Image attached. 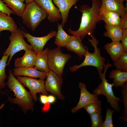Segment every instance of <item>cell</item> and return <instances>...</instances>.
Returning a JSON list of instances; mask_svg holds the SVG:
<instances>
[{"label":"cell","mask_w":127,"mask_h":127,"mask_svg":"<svg viewBox=\"0 0 127 127\" xmlns=\"http://www.w3.org/2000/svg\"><path fill=\"white\" fill-rule=\"evenodd\" d=\"M91 7L88 5H82L79 10L82 13L81 20L79 28L76 31L68 28L69 34L79 37L82 41L88 35L93 36L97 23L101 21L99 10L101 2L100 0H91Z\"/></svg>","instance_id":"1"},{"label":"cell","mask_w":127,"mask_h":127,"mask_svg":"<svg viewBox=\"0 0 127 127\" xmlns=\"http://www.w3.org/2000/svg\"><path fill=\"white\" fill-rule=\"evenodd\" d=\"M6 83L15 96L14 98L8 96V100L11 103L18 105L24 113L30 110L34 111V103L31 93L16 78L10 69Z\"/></svg>","instance_id":"2"},{"label":"cell","mask_w":127,"mask_h":127,"mask_svg":"<svg viewBox=\"0 0 127 127\" xmlns=\"http://www.w3.org/2000/svg\"><path fill=\"white\" fill-rule=\"evenodd\" d=\"M91 39L88 38V41L94 48V51L93 53L89 52L88 48L85 46L86 50V52L84 55L85 58L81 64H77L70 67L69 69L72 72H75L79 68L86 66L94 67L97 69L99 77L102 73L104 66L105 65L106 58L101 55V51L99 48L97 47L99 43L98 40L93 36H91Z\"/></svg>","instance_id":"3"},{"label":"cell","mask_w":127,"mask_h":127,"mask_svg":"<svg viewBox=\"0 0 127 127\" xmlns=\"http://www.w3.org/2000/svg\"><path fill=\"white\" fill-rule=\"evenodd\" d=\"M48 16L46 11L34 0L25 4L20 17L26 26L34 31L41 22Z\"/></svg>","instance_id":"4"},{"label":"cell","mask_w":127,"mask_h":127,"mask_svg":"<svg viewBox=\"0 0 127 127\" xmlns=\"http://www.w3.org/2000/svg\"><path fill=\"white\" fill-rule=\"evenodd\" d=\"M112 64L108 61L107 63L104 65V71L100 79L102 80L101 83L93 91L94 93L98 96L103 95L106 97L107 102L110 104L111 108L117 112H119L120 110L119 106V98L117 97L114 95L112 87H113V83L110 84L108 82V80L106 79L105 74L108 68L112 66Z\"/></svg>","instance_id":"5"},{"label":"cell","mask_w":127,"mask_h":127,"mask_svg":"<svg viewBox=\"0 0 127 127\" xmlns=\"http://www.w3.org/2000/svg\"><path fill=\"white\" fill-rule=\"evenodd\" d=\"M48 56L49 70L62 77L65 65L71 56L63 53L61 48L57 47L52 49H49Z\"/></svg>","instance_id":"6"},{"label":"cell","mask_w":127,"mask_h":127,"mask_svg":"<svg viewBox=\"0 0 127 127\" xmlns=\"http://www.w3.org/2000/svg\"><path fill=\"white\" fill-rule=\"evenodd\" d=\"M11 33V35L9 38L10 44L3 53L4 55L7 54L9 56L6 66L9 65L13 56L17 52L22 50L25 51L31 48L33 49L31 45L28 44L25 41L21 30L17 28Z\"/></svg>","instance_id":"7"},{"label":"cell","mask_w":127,"mask_h":127,"mask_svg":"<svg viewBox=\"0 0 127 127\" xmlns=\"http://www.w3.org/2000/svg\"><path fill=\"white\" fill-rule=\"evenodd\" d=\"M17 79L24 86L30 90L34 100L36 102L38 97L36 94L41 93L42 94L47 95L48 92L46 90L44 79H37L26 76H16Z\"/></svg>","instance_id":"8"},{"label":"cell","mask_w":127,"mask_h":127,"mask_svg":"<svg viewBox=\"0 0 127 127\" xmlns=\"http://www.w3.org/2000/svg\"><path fill=\"white\" fill-rule=\"evenodd\" d=\"M46 78L45 81L46 90L56 96L59 99L64 100L65 97L61 91L63 83L62 77L50 70L47 73Z\"/></svg>","instance_id":"9"},{"label":"cell","mask_w":127,"mask_h":127,"mask_svg":"<svg viewBox=\"0 0 127 127\" xmlns=\"http://www.w3.org/2000/svg\"><path fill=\"white\" fill-rule=\"evenodd\" d=\"M21 31L24 37L27 38L28 41L30 44L36 54L42 51L47 42L52 37H55L57 33L55 31H52L46 36L38 37L33 36L28 33H26L22 30Z\"/></svg>","instance_id":"10"},{"label":"cell","mask_w":127,"mask_h":127,"mask_svg":"<svg viewBox=\"0 0 127 127\" xmlns=\"http://www.w3.org/2000/svg\"><path fill=\"white\" fill-rule=\"evenodd\" d=\"M36 3L47 13L48 20L53 23L62 20V17L58 8L56 7L52 0H34Z\"/></svg>","instance_id":"11"},{"label":"cell","mask_w":127,"mask_h":127,"mask_svg":"<svg viewBox=\"0 0 127 127\" xmlns=\"http://www.w3.org/2000/svg\"><path fill=\"white\" fill-rule=\"evenodd\" d=\"M79 88L80 90L79 100L76 106L72 108L71 112L72 113L76 112L88 104L99 99L97 95L94 93H91L87 91L85 84L80 82Z\"/></svg>","instance_id":"12"},{"label":"cell","mask_w":127,"mask_h":127,"mask_svg":"<svg viewBox=\"0 0 127 127\" xmlns=\"http://www.w3.org/2000/svg\"><path fill=\"white\" fill-rule=\"evenodd\" d=\"M100 7L117 13L121 18L127 15V7L123 0H100Z\"/></svg>","instance_id":"13"},{"label":"cell","mask_w":127,"mask_h":127,"mask_svg":"<svg viewBox=\"0 0 127 127\" xmlns=\"http://www.w3.org/2000/svg\"><path fill=\"white\" fill-rule=\"evenodd\" d=\"M79 0H52L57 7L62 17L61 24L63 28L67 22L69 11L71 7Z\"/></svg>","instance_id":"14"},{"label":"cell","mask_w":127,"mask_h":127,"mask_svg":"<svg viewBox=\"0 0 127 127\" xmlns=\"http://www.w3.org/2000/svg\"><path fill=\"white\" fill-rule=\"evenodd\" d=\"M36 54L31 48L25 51L23 56L16 58L15 61V68L23 67H33L35 65Z\"/></svg>","instance_id":"15"},{"label":"cell","mask_w":127,"mask_h":127,"mask_svg":"<svg viewBox=\"0 0 127 127\" xmlns=\"http://www.w3.org/2000/svg\"><path fill=\"white\" fill-rule=\"evenodd\" d=\"M14 76H23L32 78H39L43 79L46 78L47 73L39 71L34 67L15 68L13 70Z\"/></svg>","instance_id":"16"},{"label":"cell","mask_w":127,"mask_h":127,"mask_svg":"<svg viewBox=\"0 0 127 127\" xmlns=\"http://www.w3.org/2000/svg\"><path fill=\"white\" fill-rule=\"evenodd\" d=\"M66 47L68 50L76 54L80 60L86 52L85 46L78 37L72 35L70 40Z\"/></svg>","instance_id":"17"},{"label":"cell","mask_w":127,"mask_h":127,"mask_svg":"<svg viewBox=\"0 0 127 127\" xmlns=\"http://www.w3.org/2000/svg\"><path fill=\"white\" fill-rule=\"evenodd\" d=\"M104 48L113 62L124 52L122 45L119 41H112L111 43L106 44Z\"/></svg>","instance_id":"18"},{"label":"cell","mask_w":127,"mask_h":127,"mask_svg":"<svg viewBox=\"0 0 127 127\" xmlns=\"http://www.w3.org/2000/svg\"><path fill=\"white\" fill-rule=\"evenodd\" d=\"M49 49L46 48L39 53L36 54L34 65L36 69L47 73L50 70L48 64V54Z\"/></svg>","instance_id":"19"},{"label":"cell","mask_w":127,"mask_h":127,"mask_svg":"<svg viewBox=\"0 0 127 127\" xmlns=\"http://www.w3.org/2000/svg\"><path fill=\"white\" fill-rule=\"evenodd\" d=\"M17 28V25L12 18L6 13L0 11V35L3 31L7 30L12 32Z\"/></svg>","instance_id":"20"},{"label":"cell","mask_w":127,"mask_h":127,"mask_svg":"<svg viewBox=\"0 0 127 127\" xmlns=\"http://www.w3.org/2000/svg\"><path fill=\"white\" fill-rule=\"evenodd\" d=\"M104 27L106 30L103 34L105 37L110 38L113 41L121 40L123 30L119 25L110 26L105 24Z\"/></svg>","instance_id":"21"},{"label":"cell","mask_w":127,"mask_h":127,"mask_svg":"<svg viewBox=\"0 0 127 127\" xmlns=\"http://www.w3.org/2000/svg\"><path fill=\"white\" fill-rule=\"evenodd\" d=\"M58 30L54 43L60 48L66 47L69 41L71 36L67 34L64 31L61 24L57 23Z\"/></svg>","instance_id":"22"},{"label":"cell","mask_w":127,"mask_h":127,"mask_svg":"<svg viewBox=\"0 0 127 127\" xmlns=\"http://www.w3.org/2000/svg\"><path fill=\"white\" fill-rule=\"evenodd\" d=\"M109 77L113 79V87H121L127 81V72L122 71L116 69L111 71Z\"/></svg>","instance_id":"23"},{"label":"cell","mask_w":127,"mask_h":127,"mask_svg":"<svg viewBox=\"0 0 127 127\" xmlns=\"http://www.w3.org/2000/svg\"><path fill=\"white\" fill-rule=\"evenodd\" d=\"M3 0L16 15L21 16L25 5V4L24 3L25 0Z\"/></svg>","instance_id":"24"},{"label":"cell","mask_w":127,"mask_h":127,"mask_svg":"<svg viewBox=\"0 0 127 127\" xmlns=\"http://www.w3.org/2000/svg\"><path fill=\"white\" fill-rule=\"evenodd\" d=\"M8 56V55H4L0 60V90L4 88L6 85L5 81L7 76L5 68Z\"/></svg>","instance_id":"25"},{"label":"cell","mask_w":127,"mask_h":127,"mask_svg":"<svg viewBox=\"0 0 127 127\" xmlns=\"http://www.w3.org/2000/svg\"><path fill=\"white\" fill-rule=\"evenodd\" d=\"M113 65L118 70L127 72V53H123L114 62Z\"/></svg>","instance_id":"26"},{"label":"cell","mask_w":127,"mask_h":127,"mask_svg":"<svg viewBox=\"0 0 127 127\" xmlns=\"http://www.w3.org/2000/svg\"><path fill=\"white\" fill-rule=\"evenodd\" d=\"M101 102L99 99L90 103L85 106L83 108L90 115L96 112H101Z\"/></svg>","instance_id":"27"},{"label":"cell","mask_w":127,"mask_h":127,"mask_svg":"<svg viewBox=\"0 0 127 127\" xmlns=\"http://www.w3.org/2000/svg\"><path fill=\"white\" fill-rule=\"evenodd\" d=\"M121 91L123 99L122 100H120L123 103L124 106L123 112V116L120 118L123 119L124 122L127 121V82H126L124 85L121 87Z\"/></svg>","instance_id":"28"},{"label":"cell","mask_w":127,"mask_h":127,"mask_svg":"<svg viewBox=\"0 0 127 127\" xmlns=\"http://www.w3.org/2000/svg\"><path fill=\"white\" fill-rule=\"evenodd\" d=\"M92 127H101L103 123L101 112H96L90 115Z\"/></svg>","instance_id":"29"},{"label":"cell","mask_w":127,"mask_h":127,"mask_svg":"<svg viewBox=\"0 0 127 127\" xmlns=\"http://www.w3.org/2000/svg\"><path fill=\"white\" fill-rule=\"evenodd\" d=\"M115 111L114 110H111L108 108L106 109L105 119L103 122L101 127H114L112 119L113 113Z\"/></svg>","instance_id":"30"},{"label":"cell","mask_w":127,"mask_h":127,"mask_svg":"<svg viewBox=\"0 0 127 127\" xmlns=\"http://www.w3.org/2000/svg\"><path fill=\"white\" fill-rule=\"evenodd\" d=\"M99 13L100 15L105 16L121 21L122 19L120 16L116 12L100 7Z\"/></svg>","instance_id":"31"},{"label":"cell","mask_w":127,"mask_h":127,"mask_svg":"<svg viewBox=\"0 0 127 127\" xmlns=\"http://www.w3.org/2000/svg\"><path fill=\"white\" fill-rule=\"evenodd\" d=\"M101 16V20L103 21L105 24L110 26L119 25L121 21L102 15Z\"/></svg>","instance_id":"32"},{"label":"cell","mask_w":127,"mask_h":127,"mask_svg":"<svg viewBox=\"0 0 127 127\" xmlns=\"http://www.w3.org/2000/svg\"><path fill=\"white\" fill-rule=\"evenodd\" d=\"M4 2L3 1L0 0V11L6 13L9 16H10L11 14H16L14 12L10 9Z\"/></svg>","instance_id":"33"},{"label":"cell","mask_w":127,"mask_h":127,"mask_svg":"<svg viewBox=\"0 0 127 127\" xmlns=\"http://www.w3.org/2000/svg\"><path fill=\"white\" fill-rule=\"evenodd\" d=\"M124 52L127 53V29L123 30V33L121 40Z\"/></svg>","instance_id":"34"},{"label":"cell","mask_w":127,"mask_h":127,"mask_svg":"<svg viewBox=\"0 0 127 127\" xmlns=\"http://www.w3.org/2000/svg\"><path fill=\"white\" fill-rule=\"evenodd\" d=\"M121 18V21L119 25L122 30L127 29V15Z\"/></svg>","instance_id":"35"},{"label":"cell","mask_w":127,"mask_h":127,"mask_svg":"<svg viewBox=\"0 0 127 127\" xmlns=\"http://www.w3.org/2000/svg\"><path fill=\"white\" fill-rule=\"evenodd\" d=\"M40 99L41 103L44 104L48 102L47 95L40 94Z\"/></svg>","instance_id":"36"},{"label":"cell","mask_w":127,"mask_h":127,"mask_svg":"<svg viewBox=\"0 0 127 127\" xmlns=\"http://www.w3.org/2000/svg\"><path fill=\"white\" fill-rule=\"evenodd\" d=\"M50 107V104L48 102L44 104L42 108V111L44 112H46L49 109Z\"/></svg>","instance_id":"37"},{"label":"cell","mask_w":127,"mask_h":127,"mask_svg":"<svg viewBox=\"0 0 127 127\" xmlns=\"http://www.w3.org/2000/svg\"><path fill=\"white\" fill-rule=\"evenodd\" d=\"M48 102L52 104L55 102L56 98L55 96L50 95L48 96Z\"/></svg>","instance_id":"38"},{"label":"cell","mask_w":127,"mask_h":127,"mask_svg":"<svg viewBox=\"0 0 127 127\" xmlns=\"http://www.w3.org/2000/svg\"><path fill=\"white\" fill-rule=\"evenodd\" d=\"M26 2V4L31 2L33 1H34V0H25Z\"/></svg>","instance_id":"39"},{"label":"cell","mask_w":127,"mask_h":127,"mask_svg":"<svg viewBox=\"0 0 127 127\" xmlns=\"http://www.w3.org/2000/svg\"><path fill=\"white\" fill-rule=\"evenodd\" d=\"M124 1H127V0H123Z\"/></svg>","instance_id":"40"},{"label":"cell","mask_w":127,"mask_h":127,"mask_svg":"<svg viewBox=\"0 0 127 127\" xmlns=\"http://www.w3.org/2000/svg\"><path fill=\"white\" fill-rule=\"evenodd\" d=\"M0 92H1L2 93H3V92H1V91H0Z\"/></svg>","instance_id":"41"}]
</instances>
